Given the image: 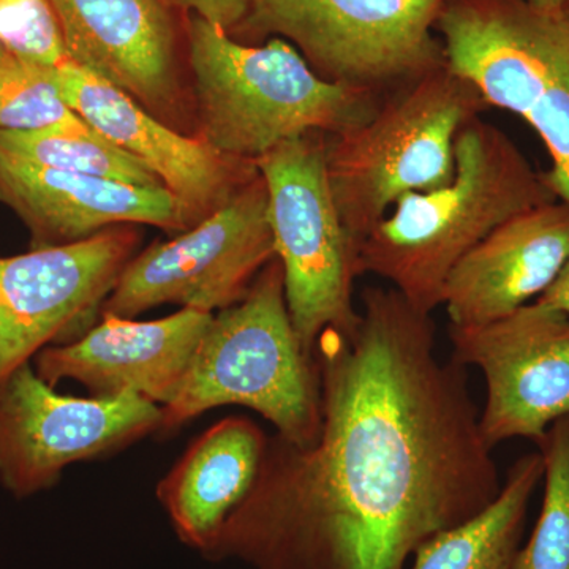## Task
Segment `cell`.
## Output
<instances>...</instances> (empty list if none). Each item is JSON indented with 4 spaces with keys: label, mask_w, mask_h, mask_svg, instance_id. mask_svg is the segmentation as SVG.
I'll return each instance as SVG.
<instances>
[{
    "label": "cell",
    "mask_w": 569,
    "mask_h": 569,
    "mask_svg": "<svg viewBox=\"0 0 569 569\" xmlns=\"http://www.w3.org/2000/svg\"><path fill=\"white\" fill-rule=\"evenodd\" d=\"M171 6L193 11L194 17L203 18L230 33L244 18L247 0H170Z\"/></svg>",
    "instance_id": "cb8c5ba5"
},
{
    "label": "cell",
    "mask_w": 569,
    "mask_h": 569,
    "mask_svg": "<svg viewBox=\"0 0 569 569\" xmlns=\"http://www.w3.org/2000/svg\"><path fill=\"white\" fill-rule=\"evenodd\" d=\"M430 313L367 287L350 335L318 339L321 425L268 438L260 471L206 559L253 569H410L501 485L466 367L437 355Z\"/></svg>",
    "instance_id": "6da1fadb"
},
{
    "label": "cell",
    "mask_w": 569,
    "mask_h": 569,
    "mask_svg": "<svg viewBox=\"0 0 569 569\" xmlns=\"http://www.w3.org/2000/svg\"><path fill=\"white\" fill-rule=\"evenodd\" d=\"M189 54L201 140L230 159L257 162L284 141L346 132L381 97L325 81L288 41L241 43L194 14Z\"/></svg>",
    "instance_id": "3957f363"
},
{
    "label": "cell",
    "mask_w": 569,
    "mask_h": 569,
    "mask_svg": "<svg viewBox=\"0 0 569 569\" xmlns=\"http://www.w3.org/2000/svg\"><path fill=\"white\" fill-rule=\"evenodd\" d=\"M0 201L20 216L32 249L84 241L112 224L142 223L183 233L197 219L164 187H137L36 167L0 152Z\"/></svg>",
    "instance_id": "2e32d148"
},
{
    "label": "cell",
    "mask_w": 569,
    "mask_h": 569,
    "mask_svg": "<svg viewBox=\"0 0 569 569\" xmlns=\"http://www.w3.org/2000/svg\"><path fill=\"white\" fill-rule=\"evenodd\" d=\"M445 0H247L230 32L246 44L288 41L318 77L383 96L447 63L436 31Z\"/></svg>",
    "instance_id": "52a82bcc"
},
{
    "label": "cell",
    "mask_w": 569,
    "mask_h": 569,
    "mask_svg": "<svg viewBox=\"0 0 569 569\" xmlns=\"http://www.w3.org/2000/svg\"><path fill=\"white\" fill-rule=\"evenodd\" d=\"M67 103L97 133L149 168L197 222L258 174L257 163L230 159L203 140L160 122L121 89L71 61L56 67Z\"/></svg>",
    "instance_id": "4fadbf2b"
},
{
    "label": "cell",
    "mask_w": 569,
    "mask_h": 569,
    "mask_svg": "<svg viewBox=\"0 0 569 569\" xmlns=\"http://www.w3.org/2000/svg\"><path fill=\"white\" fill-rule=\"evenodd\" d=\"M274 258L268 192L258 171L201 222L133 257L99 313L132 318L163 305L220 312L238 305Z\"/></svg>",
    "instance_id": "9c48e42d"
},
{
    "label": "cell",
    "mask_w": 569,
    "mask_h": 569,
    "mask_svg": "<svg viewBox=\"0 0 569 569\" xmlns=\"http://www.w3.org/2000/svg\"><path fill=\"white\" fill-rule=\"evenodd\" d=\"M455 159L447 187L403 194L359 247V274L381 277L430 316L473 247L512 217L559 200L546 174L482 116L460 130Z\"/></svg>",
    "instance_id": "7a4b0ae2"
},
{
    "label": "cell",
    "mask_w": 569,
    "mask_h": 569,
    "mask_svg": "<svg viewBox=\"0 0 569 569\" xmlns=\"http://www.w3.org/2000/svg\"><path fill=\"white\" fill-rule=\"evenodd\" d=\"M488 110L477 86L447 62L383 93L359 126L326 134L329 187L358 254L403 194L452 181L460 130Z\"/></svg>",
    "instance_id": "277c9868"
},
{
    "label": "cell",
    "mask_w": 569,
    "mask_h": 569,
    "mask_svg": "<svg viewBox=\"0 0 569 569\" xmlns=\"http://www.w3.org/2000/svg\"><path fill=\"white\" fill-rule=\"evenodd\" d=\"M568 13H569V10H568Z\"/></svg>",
    "instance_id": "83f0119b"
},
{
    "label": "cell",
    "mask_w": 569,
    "mask_h": 569,
    "mask_svg": "<svg viewBox=\"0 0 569 569\" xmlns=\"http://www.w3.org/2000/svg\"><path fill=\"white\" fill-rule=\"evenodd\" d=\"M54 69L11 56L0 61V130L33 132L86 122L67 103Z\"/></svg>",
    "instance_id": "7402d4cb"
},
{
    "label": "cell",
    "mask_w": 569,
    "mask_h": 569,
    "mask_svg": "<svg viewBox=\"0 0 569 569\" xmlns=\"http://www.w3.org/2000/svg\"><path fill=\"white\" fill-rule=\"evenodd\" d=\"M212 317L193 309L153 321L103 317L81 339L43 348L36 372L52 388L74 380L92 397L138 396L163 407L181 388Z\"/></svg>",
    "instance_id": "5bb4252c"
},
{
    "label": "cell",
    "mask_w": 569,
    "mask_h": 569,
    "mask_svg": "<svg viewBox=\"0 0 569 569\" xmlns=\"http://www.w3.org/2000/svg\"><path fill=\"white\" fill-rule=\"evenodd\" d=\"M160 427L162 407L151 400L59 395L26 362L0 385V485L33 496L70 463L111 455Z\"/></svg>",
    "instance_id": "30bf717a"
},
{
    "label": "cell",
    "mask_w": 569,
    "mask_h": 569,
    "mask_svg": "<svg viewBox=\"0 0 569 569\" xmlns=\"http://www.w3.org/2000/svg\"><path fill=\"white\" fill-rule=\"evenodd\" d=\"M569 257V204L557 200L500 224L459 261L445 284L451 326H479L529 305Z\"/></svg>",
    "instance_id": "e0dca14e"
},
{
    "label": "cell",
    "mask_w": 569,
    "mask_h": 569,
    "mask_svg": "<svg viewBox=\"0 0 569 569\" xmlns=\"http://www.w3.org/2000/svg\"><path fill=\"white\" fill-rule=\"evenodd\" d=\"M0 152L51 170L110 179L137 187H164L140 160L89 126H61L33 132L0 130Z\"/></svg>",
    "instance_id": "ffe728a7"
},
{
    "label": "cell",
    "mask_w": 569,
    "mask_h": 569,
    "mask_svg": "<svg viewBox=\"0 0 569 569\" xmlns=\"http://www.w3.org/2000/svg\"><path fill=\"white\" fill-rule=\"evenodd\" d=\"M539 9L553 11V13H563L569 10V0H529Z\"/></svg>",
    "instance_id": "484cf974"
},
{
    "label": "cell",
    "mask_w": 569,
    "mask_h": 569,
    "mask_svg": "<svg viewBox=\"0 0 569 569\" xmlns=\"http://www.w3.org/2000/svg\"><path fill=\"white\" fill-rule=\"evenodd\" d=\"M325 146V133L305 134L254 162L268 192L288 313L310 358H316L323 332L350 335L359 321L353 302L355 282L361 276L358 249L332 198Z\"/></svg>",
    "instance_id": "ba28073f"
},
{
    "label": "cell",
    "mask_w": 569,
    "mask_h": 569,
    "mask_svg": "<svg viewBox=\"0 0 569 569\" xmlns=\"http://www.w3.org/2000/svg\"><path fill=\"white\" fill-rule=\"evenodd\" d=\"M134 247L132 230L108 228L73 244L0 258V385L99 316Z\"/></svg>",
    "instance_id": "7c38bea8"
},
{
    "label": "cell",
    "mask_w": 569,
    "mask_h": 569,
    "mask_svg": "<svg viewBox=\"0 0 569 569\" xmlns=\"http://www.w3.org/2000/svg\"><path fill=\"white\" fill-rule=\"evenodd\" d=\"M452 358L485 373L479 417L490 448L511 438L539 445L569 415V316L533 301L488 325L451 326Z\"/></svg>",
    "instance_id": "8fae6325"
},
{
    "label": "cell",
    "mask_w": 569,
    "mask_h": 569,
    "mask_svg": "<svg viewBox=\"0 0 569 569\" xmlns=\"http://www.w3.org/2000/svg\"><path fill=\"white\" fill-rule=\"evenodd\" d=\"M69 61L121 89L151 114L178 103L170 0H48Z\"/></svg>",
    "instance_id": "9a60e30c"
},
{
    "label": "cell",
    "mask_w": 569,
    "mask_h": 569,
    "mask_svg": "<svg viewBox=\"0 0 569 569\" xmlns=\"http://www.w3.org/2000/svg\"><path fill=\"white\" fill-rule=\"evenodd\" d=\"M537 301L542 305L553 307V309L560 310V312L569 316V257L565 261L563 268L553 280L552 284L545 291Z\"/></svg>",
    "instance_id": "d4e9b609"
},
{
    "label": "cell",
    "mask_w": 569,
    "mask_h": 569,
    "mask_svg": "<svg viewBox=\"0 0 569 569\" xmlns=\"http://www.w3.org/2000/svg\"><path fill=\"white\" fill-rule=\"evenodd\" d=\"M223 406L252 408L299 447L320 430V372L291 325L277 257L238 305L212 317L181 388L162 407L160 430Z\"/></svg>",
    "instance_id": "5b68a950"
},
{
    "label": "cell",
    "mask_w": 569,
    "mask_h": 569,
    "mask_svg": "<svg viewBox=\"0 0 569 569\" xmlns=\"http://www.w3.org/2000/svg\"><path fill=\"white\" fill-rule=\"evenodd\" d=\"M7 56L9 54H7L6 50H3L2 47H0V61H3V59L7 58Z\"/></svg>",
    "instance_id": "4316f807"
},
{
    "label": "cell",
    "mask_w": 569,
    "mask_h": 569,
    "mask_svg": "<svg viewBox=\"0 0 569 569\" xmlns=\"http://www.w3.org/2000/svg\"><path fill=\"white\" fill-rule=\"evenodd\" d=\"M545 478L541 451L509 468L507 482L485 511L426 542L410 569H512L535 490Z\"/></svg>",
    "instance_id": "d6986e66"
},
{
    "label": "cell",
    "mask_w": 569,
    "mask_h": 569,
    "mask_svg": "<svg viewBox=\"0 0 569 569\" xmlns=\"http://www.w3.org/2000/svg\"><path fill=\"white\" fill-rule=\"evenodd\" d=\"M0 47L11 58L37 66L69 61L48 0H0Z\"/></svg>",
    "instance_id": "603a6c76"
},
{
    "label": "cell",
    "mask_w": 569,
    "mask_h": 569,
    "mask_svg": "<svg viewBox=\"0 0 569 569\" xmlns=\"http://www.w3.org/2000/svg\"><path fill=\"white\" fill-rule=\"evenodd\" d=\"M436 31L448 66L490 108L515 112L546 146V174L569 204V13L529 0H445Z\"/></svg>",
    "instance_id": "8992f818"
},
{
    "label": "cell",
    "mask_w": 569,
    "mask_h": 569,
    "mask_svg": "<svg viewBox=\"0 0 569 569\" xmlns=\"http://www.w3.org/2000/svg\"><path fill=\"white\" fill-rule=\"evenodd\" d=\"M268 437L246 418H228L198 437L157 497L183 545L209 552L228 518L252 489Z\"/></svg>",
    "instance_id": "ac0fdd59"
},
{
    "label": "cell",
    "mask_w": 569,
    "mask_h": 569,
    "mask_svg": "<svg viewBox=\"0 0 569 569\" xmlns=\"http://www.w3.org/2000/svg\"><path fill=\"white\" fill-rule=\"evenodd\" d=\"M538 448L545 459V498L512 569H569V415L549 427Z\"/></svg>",
    "instance_id": "44dd1931"
}]
</instances>
